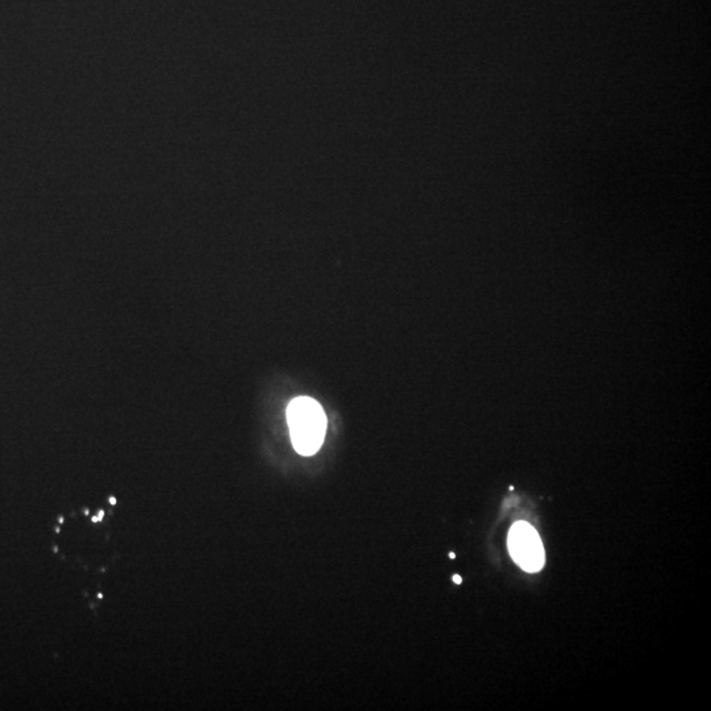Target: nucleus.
I'll return each instance as SVG.
<instances>
[{"label": "nucleus", "instance_id": "20e7f679", "mask_svg": "<svg viewBox=\"0 0 711 711\" xmlns=\"http://www.w3.org/2000/svg\"><path fill=\"white\" fill-rule=\"evenodd\" d=\"M449 557H450V559H452V560H453V559H455V557H456V555H455V554H452V552H450V554H449Z\"/></svg>", "mask_w": 711, "mask_h": 711}, {"label": "nucleus", "instance_id": "f257e3e1", "mask_svg": "<svg viewBox=\"0 0 711 711\" xmlns=\"http://www.w3.org/2000/svg\"><path fill=\"white\" fill-rule=\"evenodd\" d=\"M286 416L297 452L303 456H313L318 452L327 430V418L318 402L308 396L293 399Z\"/></svg>", "mask_w": 711, "mask_h": 711}, {"label": "nucleus", "instance_id": "7ed1b4c3", "mask_svg": "<svg viewBox=\"0 0 711 711\" xmlns=\"http://www.w3.org/2000/svg\"><path fill=\"white\" fill-rule=\"evenodd\" d=\"M453 581H455L456 583L463 582V579H461L460 576H458V574H456V576H453Z\"/></svg>", "mask_w": 711, "mask_h": 711}, {"label": "nucleus", "instance_id": "f03ea898", "mask_svg": "<svg viewBox=\"0 0 711 711\" xmlns=\"http://www.w3.org/2000/svg\"><path fill=\"white\" fill-rule=\"evenodd\" d=\"M507 546L512 559L523 571L534 573L543 568L546 559L543 543L531 524L515 523L510 529Z\"/></svg>", "mask_w": 711, "mask_h": 711}]
</instances>
